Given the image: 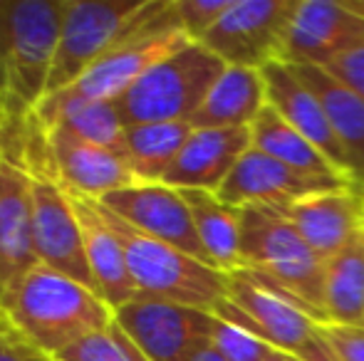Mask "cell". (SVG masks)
I'll use <instances>...</instances> for the list:
<instances>
[{"instance_id": "6da1fadb", "label": "cell", "mask_w": 364, "mask_h": 361, "mask_svg": "<svg viewBox=\"0 0 364 361\" xmlns=\"http://www.w3.org/2000/svg\"><path fill=\"white\" fill-rule=\"evenodd\" d=\"M0 317L43 357L65 349L114 322V309L87 284L38 262L0 294Z\"/></svg>"}, {"instance_id": "7a4b0ae2", "label": "cell", "mask_w": 364, "mask_h": 361, "mask_svg": "<svg viewBox=\"0 0 364 361\" xmlns=\"http://www.w3.org/2000/svg\"><path fill=\"white\" fill-rule=\"evenodd\" d=\"M65 0H0V106L13 124L48 96Z\"/></svg>"}, {"instance_id": "3957f363", "label": "cell", "mask_w": 364, "mask_h": 361, "mask_svg": "<svg viewBox=\"0 0 364 361\" xmlns=\"http://www.w3.org/2000/svg\"><path fill=\"white\" fill-rule=\"evenodd\" d=\"M193 43L181 30L173 3L154 0L151 8L109 52L97 60L73 87L45 96L33 111V121L45 129L58 111L80 101H117L154 65Z\"/></svg>"}, {"instance_id": "277c9868", "label": "cell", "mask_w": 364, "mask_h": 361, "mask_svg": "<svg viewBox=\"0 0 364 361\" xmlns=\"http://www.w3.org/2000/svg\"><path fill=\"white\" fill-rule=\"evenodd\" d=\"M213 314L243 324L280 354L300 361H337L322 337V314L275 279L248 267L228 272V297Z\"/></svg>"}, {"instance_id": "5b68a950", "label": "cell", "mask_w": 364, "mask_h": 361, "mask_svg": "<svg viewBox=\"0 0 364 361\" xmlns=\"http://www.w3.org/2000/svg\"><path fill=\"white\" fill-rule=\"evenodd\" d=\"M102 206V203H100ZM107 223L124 248V260L141 297L186 304L213 312L228 297V274L186 255L178 248L149 238L102 206Z\"/></svg>"}, {"instance_id": "8992f818", "label": "cell", "mask_w": 364, "mask_h": 361, "mask_svg": "<svg viewBox=\"0 0 364 361\" xmlns=\"http://www.w3.org/2000/svg\"><path fill=\"white\" fill-rule=\"evenodd\" d=\"M228 65L201 43H188L136 79L114 106L127 126L191 121Z\"/></svg>"}, {"instance_id": "52a82bcc", "label": "cell", "mask_w": 364, "mask_h": 361, "mask_svg": "<svg viewBox=\"0 0 364 361\" xmlns=\"http://www.w3.org/2000/svg\"><path fill=\"white\" fill-rule=\"evenodd\" d=\"M240 267L275 279L295 297L325 312V260L270 206H245L240 216Z\"/></svg>"}, {"instance_id": "ba28073f", "label": "cell", "mask_w": 364, "mask_h": 361, "mask_svg": "<svg viewBox=\"0 0 364 361\" xmlns=\"http://www.w3.org/2000/svg\"><path fill=\"white\" fill-rule=\"evenodd\" d=\"M154 0H65L48 96L73 87L141 18Z\"/></svg>"}, {"instance_id": "9c48e42d", "label": "cell", "mask_w": 364, "mask_h": 361, "mask_svg": "<svg viewBox=\"0 0 364 361\" xmlns=\"http://www.w3.org/2000/svg\"><path fill=\"white\" fill-rule=\"evenodd\" d=\"M297 0H233L201 45L228 67L265 70L283 62Z\"/></svg>"}, {"instance_id": "30bf717a", "label": "cell", "mask_w": 364, "mask_h": 361, "mask_svg": "<svg viewBox=\"0 0 364 361\" xmlns=\"http://www.w3.org/2000/svg\"><path fill=\"white\" fill-rule=\"evenodd\" d=\"M114 322L149 361H191L211 344L213 312L156 297H134L114 309Z\"/></svg>"}, {"instance_id": "8fae6325", "label": "cell", "mask_w": 364, "mask_h": 361, "mask_svg": "<svg viewBox=\"0 0 364 361\" xmlns=\"http://www.w3.org/2000/svg\"><path fill=\"white\" fill-rule=\"evenodd\" d=\"M100 203L114 216L124 218L129 226H134L144 235L156 238V240L178 248L186 255L211 265V257L198 240L188 203L183 201L181 191L176 188H168L164 183H136V186L109 193Z\"/></svg>"}, {"instance_id": "7c38bea8", "label": "cell", "mask_w": 364, "mask_h": 361, "mask_svg": "<svg viewBox=\"0 0 364 361\" xmlns=\"http://www.w3.org/2000/svg\"><path fill=\"white\" fill-rule=\"evenodd\" d=\"M337 188H352L347 181L332 179H312L290 166L275 161L273 156L250 146L238 164L233 166L230 176L220 183L216 196L228 206H270L280 208L288 203L302 201L317 193L337 191Z\"/></svg>"}, {"instance_id": "4fadbf2b", "label": "cell", "mask_w": 364, "mask_h": 361, "mask_svg": "<svg viewBox=\"0 0 364 361\" xmlns=\"http://www.w3.org/2000/svg\"><path fill=\"white\" fill-rule=\"evenodd\" d=\"M38 262L30 174L23 159L0 144V294Z\"/></svg>"}, {"instance_id": "5bb4252c", "label": "cell", "mask_w": 364, "mask_h": 361, "mask_svg": "<svg viewBox=\"0 0 364 361\" xmlns=\"http://www.w3.org/2000/svg\"><path fill=\"white\" fill-rule=\"evenodd\" d=\"M360 40H364V20L345 3L297 0L285 38L283 62L325 67Z\"/></svg>"}, {"instance_id": "9a60e30c", "label": "cell", "mask_w": 364, "mask_h": 361, "mask_svg": "<svg viewBox=\"0 0 364 361\" xmlns=\"http://www.w3.org/2000/svg\"><path fill=\"white\" fill-rule=\"evenodd\" d=\"M43 134L53 156L55 174L70 191L102 201L109 193L136 186L129 164L117 151L77 139L63 126H53Z\"/></svg>"}, {"instance_id": "2e32d148", "label": "cell", "mask_w": 364, "mask_h": 361, "mask_svg": "<svg viewBox=\"0 0 364 361\" xmlns=\"http://www.w3.org/2000/svg\"><path fill=\"white\" fill-rule=\"evenodd\" d=\"M260 74H263V82H265V101H268V106H273L297 134L305 136L350 181L345 151H342L340 141H337L335 131L330 126V119H327L315 91L307 87L295 74V70L285 62L268 65L265 70H260Z\"/></svg>"}, {"instance_id": "e0dca14e", "label": "cell", "mask_w": 364, "mask_h": 361, "mask_svg": "<svg viewBox=\"0 0 364 361\" xmlns=\"http://www.w3.org/2000/svg\"><path fill=\"white\" fill-rule=\"evenodd\" d=\"M275 211L325 262L362 231V193L355 188L317 193Z\"/></svg>"}, {"instance_id": "ac0fdd59", "label": "cell", "mask_w": 364, "mask_h": 361, "mask_svg": "<svg viewBox=\"0 0 364 361\" xmlns=\"http://www.w3.org/2000/svg\"><path fill=\"white\" fill-rule=\"evenodd\" d=\"M250 146V129H193L161 183L176 191L216 193Z\"/></svg>"}, {"instance_id": "d6986e66", "label": "cell", "mask_w": 364, "mask_h": 361, "mask_svg": "<svg viewBox=\"0 0 364 361\" xmlns=\"http://www.w3.org/2000/svg\"><path fill=\"white\" fill-rule=\"evenodd\" d=\"M68 193L77 218H80L82 233H85V252L97 284V294L112 309H119L122 304L139 297L134 279L129 274V267H127L124 248H122L119 238L114 235L112 226L107 223L100 201L75 193L70 188Z\"/></svg>"}, {"instance_id": "ffe728a7", "label": "cell", "mask_w": 364, "mask_h": 361, "mask_svg": "<svg viewBox=\"0 0 364 361\" xmlns=\"http://www.w3.org/2000/svg\"><path fill=\"white\" fill-rule=\"evenodd\" d=\"M290 67L320 99L332 131L345 151L352 186L355 191L364 193V99L337 82L325 67H312V65H290Z\"/></svg>"}, {"instance_id": "44dd1931", "label": "cell", "mask_w": 364, "mask_h": 361, "mask_svg": "<svg viewBox=\"0 0 364 361\" xmlns=\"http://www.w3.org/2000/svg\"><path fill=\"white\" fill-rule=\"evenodd\" d=\"M265 82L258 70L225 67L193 114V129H250L265 109Z\"/></svg>"}, {"instance_id": "7402d4cb", "label": "cell", "mask_w": 364, "mask_h": 361, "mask_svg": "<svg viewBox=\"0 0 364 361\" xmlns=\"http://www.w3.org/2000/svg\"><path fill=\"white\" fill-rule=\"evenodd\" d=\"M181 196L188 203L198 240L211 257V265L225 274L238 270L243 208L228 206L208 191H181Z\"/></svg>"}, {"instance_id": "603a6c76", "label": "cell", "mask_w": 364, "mask_h": 361, "mask_svg": "<svg viewBox=\"0 0 364 361\" xmlns=\"http://www.w3.org/2000/svg\"><path fill=\"white\" fill-rule=\"evenodd\" d=\"M250 139H253V149L273 156L275 161L300 171V174L312 176V179L347 181L305 136L292 129L273 106L265 104V109L260 111L258 119L253 121V126H250Z\"/></svg>"}, {"instance_id": "cb8c5ba5", "label": "cell", "mask_w": 364, "mask_h": 361, "mask_svg": "<svg viewBox=\"0 0 364 361\" xmlns=\"http://www.w3.org/2000/svg\"><path fill=\"white\" fill-rule=\"evenodd\" d=\"M193 134L191 121L134 124L124 129V159L136 183H161Z\"/></svg>"}, {"instance_id": "d4e9b609", "label": "cell", "mask_w": 364, "mask_h": 361, "mask_svg": "<svg viewBox=\"0 0 364 361\" xmlns=\"http://www.w3.org/2000/svg\"><path fill=\"white\" fill-rule=\"evenodd\" d=\"M327 322L364 327V226L325 262Z\"/></svg>"}, {"instance_id": "484cf974", "label": "cell", "mask_w": 364, "mask_h": 361, "mask_svg": "<svg viewBox=\"0 0 364 361\" xmlns=\"http://www.w3.org/2000/svg\"><path fill=\"white\" fill-rule=\"evenodd\" d=\"M53 126H63L70 134H75L77 139L105 146V149L124 156L127 124L122 121V114L114 106V101H80V104H70L63 111H58L43 131L53 129Z\"/></svg>"}, {"instance_id": "4316f807", "label": "cell", "mask_w": 364, "mask_h": 361, "mask_svg": "<svg viewBox=\"0 0 364 361\" xmlns=\"http://www.w3.org/2000/svg\"><path fill=\"white\" fill-rule=\"evenodd\" d=\"M55 361H149L117 322L65 349Z\"/></svg>"}, {"instance_id": "83f0119b", "label": "cell", "mask_w": 364, "mask_h": 361, "mask_svg": "<svg viewBox=\"0 0 364 361\" xmlns=\"http://www.w3.org/2000/svg\"><path fill=\"white\" fill-rule=\"evenodd\" d=\"M211 347L225 361H268L270 357L280 354L268 342L255 337L250 329H245L243 324L230 322V319L223 317H216L213 334H211Z\"/></svg>"}, {"instance_id": "f1b7e54d", "label": "cell", "mask_w": 364, "mask_h": 361, "mask_svg": "<svg viewBox=\"0 0 364 361\" xmlns=\"http://www.w3.org/2000/svg\"><path fill=\"white\" fill-rule=\"evenodd\" d=\"M233 0H173V10L181 30L193 40L201 43L203 35L218 23V18L230 8Z\"/></svg>"}, {"instance_id": "f546056e", "label": "cell", "mask_w": 364, "mask_h": 361, "mask_svg": "<svg viewBox=\"0 0 364 361\" xmlns=\"http://www.w3.org/2000/svg\"><path fill=\"white\" fill-rule=\"evenodd\" d=\"M325 70L337 82H342L347 89H352L357 96L364 99V40L347 48L335 60H330L325 65Z\"/></svg>"}, {"instance_id": "4dcf8cb0", "label": "cell", "mask_w": 364, "mask_h": 361, "mask_svg": "<svg viewBox=\"0 0 364 361\" xmlns=\"http://www.w3.org/2000/svg\"><path fill=\"white\" fill-rule=\"evenodd\" d=\"M322 337L337 361H364V327L327 322L322 324Z\"/></svg>"}, {"instance_id": "1f68e13d", "label": "cell", "mask_w": 364, "mask_h": 361, "mask_svg": "<svg viewBox=\"0 0 364 361\" xmlns=\"http://www.w3.org/2000/svg\"><path fill=\"white\" fill-rule=\"evenodd\" d=\"M0 361H50V357H43L38 349L30 347L0 317Z\"/></svg>"}, {"instance_id": "d6a6232c", "label": "cell", "mask_w": 364, "mask_h": 361, "mask_svg": "<svg viewBox=\"0 0 364 361\" xmlns=\"http://www.w3.org/2000/svg\"><path fill=\"white\" fill-rule=\"evenodd\" d=\"M191 361H225V359L220 357V354L211 347V344H208V347H203L201 352H196V357H193Z\"/></svg>"}, {"instance_id": "836d02e7", "label": "cell", "mask_w": 364, "mask_h": 361, "mask_svg": "<svg viewBox=\"0 0 364 361\" xmlns=\"http://www.w3.org/2000/svg\"><path fill=\"white\" fill-rule=\"evenodd\" d=\"M342 3H345L347 8H350L352 13L357 15V18L364 20V0H342Z\"/></svg>"}, {"instance_id": "e575fe53", "label": "cell", "mask_w": 364, "mask_h": 361, "mask_svg": "<svg viewBox=\"0 0 364 361\" xmlns=\"http://www.w3.org/2000/svg\"><path fill=\"white\" fill-rule=\"evenodd\" d=\"M18 124H20V121H18ZM10 126H13V121L8 119V114H5V109H3V106H0V136H3L5 131L10 129Z\"/></svg>"}, {"instance_id": "d590c367", "label": "cell", "mask_w": 364, "mask_h": 361, "mask_svg": "<svg viewBox=\"0 0 364 361\" xmlns=\"http://www.w3.org/2000/svg\"><path fill=\"white\" fill-rule=\"evenodd\" d=\"M268 361H295V357H288V354H275V357H270Z\"/></svg>"}, {"instance_id": "8d00e7d4", "label": "cell", "mask_w": 364, "mask_h": 361, "mask_svg": "<svg viewBox=\"0 0 364 361\" xmlns=\"http://www.w3.org/2000/svg\"><path fill=\"white\" fill-rule=\"evenodd\" d=\"M362 226H364V193H362Z\"/></svg>"}, {"instance_id": "74e56055", "label": "cell", "mask_w": 364, "mask_h": 361, "mask_svg": "<svg viewBox=\"0 0 364 361\" xmlns=\"http://www.w3.org/2000/svg\"><path fill=\"white\" fill-rule=\"evenodd\" d=\"M50 361H55V359H50Z\"/></svg>"}, {"instance_id": "f35d334b", "label": "cell", "mask_w": 364, "mask_h": 361, "mask_svg": "<svg viewBox=\"0 0 364 361\" xmlns=\"http://www.w3.org/2000/svg\"><path fill=\"white\" fill-rule=\"evenodd\" d=\"M295 361H300V359H295Z\"/></svg>"}]
</instances>
